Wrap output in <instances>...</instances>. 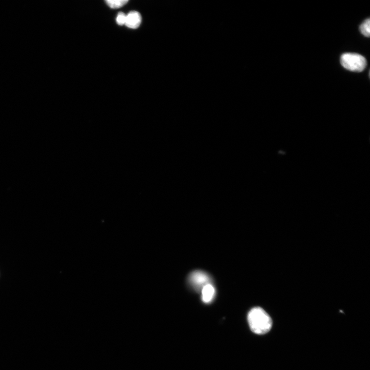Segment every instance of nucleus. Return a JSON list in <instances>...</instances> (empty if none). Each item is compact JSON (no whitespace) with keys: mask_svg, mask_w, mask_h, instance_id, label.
Returning a JSON list of instances; mask_svg holds the SVG:
<instances>
[{"mask_svg":"<svg viewBox=\"0 0 370 370\" xmlns=\"http://www.w3.org/2000/svg\"><path fill=\"white\" fill-rule=\"evenodd\" d=\"M189 280L193 287L196 289H202L210 282L209 276L205 272L199 271L192 272L189 276Z\"/></svg>","mask_w":370,"mask_h":370,"instance_id":"7ed1b4c3","label":"nucleus"},{"mask_svg":"<svg viewBox=\"0 0 370 370\" xmlns=\"http://www.w3.org/2000/svg\"><path fill=\"white\" fill-rule=\"evenodd\" d=\"M216 295V289L211 284H208L202 289V299L205 303H209L212 301Z\"/></svg>","mask_w":370,"mask_h":370,"instance_id":"39448f33","label":"nucleus"},{"mask_svg":"<svg viewBox=\"0 0 370 370\" xmlns=\"http://www.w3.org/2000/svg\"><path fill=\"white\" fill-rule=\"evenodd\" d=\"M340 62L343 67L347 70L355 72H363L367 67L366 58L358 54L346 53L343 54L340 58Z\"/></svg>","mask_w":370,"mask_h":370,"instance_id":"f03ea898","label":"nucleus"},{"mask_svg":"<svg viewBox=\"0 0 370 370\" xmlns=\"http://www.w3.org/2000/svg\"><path fill=\"white\" fill-rule=\"evenodd\" d=\"M141 16L139 12L132 11L126 15L125 25L130 29H137L141 24Z\"/></svg>","mask_w":370,"mask_h":370,"instance_id":"20e7f679","label":"nucleus"},{"mask_svg":"<svg viewBox=\"0 0 370 370\" xmlns=\"http://www.w3.org/2000/svg\"><path fill=\"white\" fill-rule=\"evenodd\" d=\"M248 322L250 329L255 334L268 333L272 328L271 317L263 309L257 307L251 310L248 314Z\"/></svg>","mask_w":370,"mask_h":370,"instance_id":"f257e3e1","label":"nucleus"},{"mask_svg":"<svg viewBox=\"0 0 370 370\" xmlns=\"http://www.w3.org/2000/svg\"><path fill=\"white\" fill-rule=\"evenodd\" d=\"M360 31L365 37H369L370 36V20L367 19L360 26Z\"/></svg>","mask_w":370,"mask_h":370,"instance_id":"0eeeda50","label":"nucleus"},{"mask_svg":"<svg viewBox=\"0 0 370 370\" xmlns=\"http://www.w3.org/2000/svg\"><path fill=\"white\" fill-rule=\"evenodd\" d=\"M107 4L113 9L120 8L125 5L128 2L127 0H108Z\"/></svg>","mask_w":370,"mask_h":370,"instance_id":"423d86ee","label":"nucleus"},{"mask_svg":"<svg viewBox=\"0 0 370 370\" xmlns=\"http://www.w3.org/2000/svg\"><path fill=\"white\" fill-rule=\"evenodd\" d=\"M126 21V15L124 12H119L116 18V22L119 25H125Z\"/></svg>","mask_w":370,"mask_h":370,"instance_id":"6e6552de","label":"nucleus"}]
</instances>
